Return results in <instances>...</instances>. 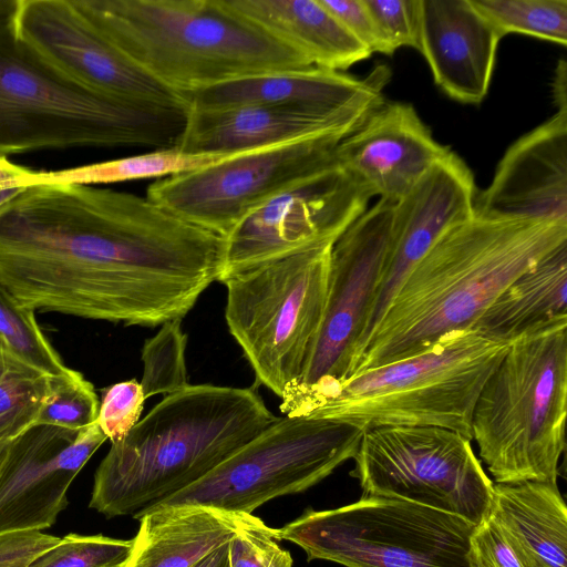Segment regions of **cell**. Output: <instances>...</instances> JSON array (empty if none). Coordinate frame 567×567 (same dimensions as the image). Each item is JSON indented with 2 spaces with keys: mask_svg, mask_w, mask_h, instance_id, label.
<instances>
[{
  "mask_svg": "<svg viewBox=\"0 0 567 567\" xmlns=\"http://www.w3.org/2000/svg\"><path fill=\"white\" fill-rule=\"evenodd\" d=\"M225 237L132 193L37 184L0 209V282L34 311L125 326L183 319Z\"/></svg>",
  "mask_w": 567,
  "mask_h": 567,
  "instance_id": "6da1fadb",
  "label": "cell"
},
{
  "mask_svg": "<svg viewBox=\"0 0 567 567\" xmlns=\"http://www.w3.org/2000/svg\"><path fill=\"white\" fill-rule=\"evenodd\" d=\"M564 244L567 221L475 213L450 227L410 270L348 379L417 355L450 332L471 329L511 282Z\"/></svg>",
  "mask_w": 567,
  "mask_h": 567,
  "instance_id": "7a4b0ae2",
  "label": "cell"
},
{
  "mask_svg": "<svg viewBox=\"0 0 567 567\" xmlns=\"http://www.w3.org/2000/svg\"><path fill=\"white\" fill-rule=\"evenodd\" d=\"M277 420L255 388L188 384L112 443L94 474L89 506L107 518H135L205 476Z\"/></svg>",
  "mask_w": 567,
  "mask_h": 567,
  "instance_id": "3957f363",
  "label": "cell"
},
{
  "mask_svg": "<svg viewBox=\"0 0 567 567\" xmlns=\"http://www.w3.org/2000/svg\"><path fill=\"white\" fill-rule=\"evenodd\" d=\"M134 64L177 93L313 66L226 0H73Z\"/></svg>",
  "mask_w": 567,
  "mask_h": 567,
  "instance_id": "277c9868",
  "label": "cell"
},
{
  "mask_svg": "<svg viewBox=\"0 0 567 567\" xmlns=\"http://www.w3.org/2000/svg\"><path fill=\"white\" fill-rule=\"evenodd\" d=\"M511 343L472 329L450 332L424 352L338 383L298 384L288 416L332 419L361 430L436 426L472 440L477 398Z\"/></svg>",
  "mask_w": 567,
  "mask_h": 567,
  "instance_id": "5b68a950",
  "label": "cell"
},
{
  "mask_svg": "<svg viewBox=\"0 0 567 567\" xmlns=\"http://www.w3.org/2000/svg\"><path fill=\"white\" fill-rule=\"evenodd\" d=\"M12 14L0 19V155L176 147L186 109L128 103L75 83L17 37Z\"/></svg>",
  "mask_w": 567,
  "mask_h": 567,
  "instance_id": "8992f818",
  "label": "cell"
},
{
  "mask_svg": "<svg viewBox=\"0 0 567 567\" xmlns=\"http://www.w3.org/2000/svg\"><path fill=\"white\" fill-rule=\"evenodd\" d=\"M566 414L563 316L514 340L475 403L472 440L496 483L557 484Z\"/></svg>",
  "mask_w": 567,
  "mask_h": 567,
  "instance_id": "52a82bcc",
  "label": "cell"
},
{
  "mask_svg": "<svg viewBox=\"0 0 567 567\" xmlns=\"http://www.w3.org/2000/svg\"><path fill=\"white\" fill-rule=\"evenodd\" d=\"M332 245L311 247L223 282L229 332L251 365L256 382L279 398L301 380L319 337Z\"/></svg>",
  "mask_w": 567,
  "mask_h": 567,
  "instance_id": "ba28073f",
  "label": "cell"
},
{
  "mask_svg": "<svg viewBox=\"0 0 567 567\" xmlns=\"http://www.w3.org/2000/svg\"><path fill=\"white\" fill-rule=\"evenodd\" d=\"M472 523L409 501L362 495L332 509H306L277 529L308 560L344 567H475Z\"/></svg>",
  "mask_w": 567,
  "mask_h": 567,
  "instance_id": "9c48e42d",
  "label": "cell"
},
{
  "mask_svg": "<svg viewBox=\"0 0 567 567\" xmlns=\"http://www.w3.org/2000/svg\"><path fill=\"white\" fill-rule=\"evenodd\" d=\"M362 434L338 420L280 416L205 476L154 506L203 504L252 514L270 499L328 477L354 457Z\"/></svg>",
  "mask_w": 567,
  "mask_h": 567,
  "instance_id": "30bf717a",
  "label": "cell"
},
{
  "mask_svg": "<svg viewBox=\"0 0 567 567\" xmlns=\"http://www.w3.org/2000/svg\"><path fill=\"white\" fill-rule=\"evenodd\" d=\"M350 475L363 495L394 497L461 517L473 525L491 513L494 484L460 433L436 426L363 431Z\"/></svg>",
  "mask_w": 567,
  "mask_h": 567,
  "instance_id": "8fae6325",
  "label": "cell"
},
{
  "mask_svg": "<svg viewBox=\"0 0 567 567\" xmlns=\"http://www.w3.org/2000/svg\"><path fill=\"white\" fill-rule=\"evenodd\" d=\"M346 137L323 135L228 156L161 178L146 197L181 218L226 237L250 212L337 162Z\"/></svg>",
  "mask_w": 567,
  "mask_h": 567,
  "instance_id": "7c38bea8",
  "label": "cell"
},
{
  "mask_svg": "<svg viewBox=\"0 0 567 567\" xmlns=\"http://www.w3.org/2000/svg\"><path fill=\"white\" fill-rule=\"evenodd\" d=\"M395 202L379 198L333 243L322 327L297 383H338L349 378L388 267Z\"/></svg>",
  "mask_w": 567,
  "mask_h": 567,
  "instance_id": "4fadbf2b",
  "label": "cell"
},
{
  "mask_svg": "<svg viewBox=\"0 0 567 567\" xmlns=\"http://www.w3.org/2000/svg\"><path fill=\"white\" fill-rule=\"evenodd\" d=\"M370 199L337 159L268 199L234 227L225 237L218 281L334 243L367 210Z\"/></svg>",
  "mask_w": 567,
  "mask_h": 567,
  "instance_id": "5bb4252c",
  "label": "cell"
},
{
  "mask_svg": "<svg viewBox=\"0 0 567 567\" xmlns=\"http://www.w3.org/2000/svg\"><path fill=\"white\" fill-rule=\"evenodd\" d=\"M17 37L75 83L141 105L186 109L182 97L134 64L73 3L17 0Z\"/></svg>",
  "mask_w": 567,
  "mask_h": 567,
  "instance_id": "9a60e30c",
  "label": "cell"
},
{
  "mask_svg": "<svg viewBox=\"0 0 567 567\" xmlns=\"http://www.w3.org/2000/svg\"><path fill=\"white\" fill-rule=\"evenodd\" d=\"M105 440L97 423L79 432L34 424L11 440L0 467V533L51 527L75 476Z\"/></svg>",
  "mask_w": 567,
  "mask_h": 567,
  "instance_id": "2e32d148",
  "label": "cell"
},
{
  "mask_svg": "<svg viewBox=\"0 0 567 567\" xmlns=\"http://www.w3.org/2000/svg\"><path fill=\"white\" fill-rule=\"evenodd\" d=\"M476 195L472 169L451 150L395 202L388 267L363 347L410 270L444 231L475 214Z\"/></svg>",
  "mask_w": 567,
  "mask_h": 567,
  "instance_id": "e0dca14e",
  "label": "cell"
},
{
  "mask_svg": "<svg viewBox=\"0 0 567 567\" xmlns=\"http://www.w3.org/2000/svg\"><path fill=\"white\" fill-rule=\"evenodd\" d=\"M450 151L412 104L384 101L338 144L336 156L371 197L398 200Z\"/></svg>",
  "mask_w": 567,
  "mask_h": 567,
  "instance_id": "ac0fdd59",
  "label": "cell"
},
{
  "mask_svg": "<svg viewBox=\"0 0 567 567\" xmlns=\"http://www.w3.org/2000/svg\"><path fill=\"white\" fill-rule=\"evenodd\" d=\"M475 213L567 221V111H557L506 150L489 185L477 192Z\"/></svg>",
  "mask_w": 567,
  "mask_h": 567,
  "instance_id": "d6986e66",
  "label": "cell"
},
{
  "mask_svg": "<svg viewBox=\"0 0 567 567\" xmlns=\"http://www.w3.org/2000/svg\"><path fill=\"white\" fill-rule=\"evenodd\" d=\"M391 72L375 66L364 78L310 66L249 75L181 95L186 109L236 105L293 106L368 116L381 105Z\"/></svg>",
  "mask_w": 567,
  "mask_h": 567,
  "instance_id": "ffe728a7",
  "label": "cell"
},
{
  "mask_svg": "<svg viewBox=\"0 0 567 567\" xmlns=\"http://www.w3.org/2000/svg\"><path fill=\"white\" fill-rule=\"evenodd\" d=\"M365 118L279 105L186 109L175 148L194 154L235 155L323 135L347 137Z\"/></svg>",
  "mask_w": 567,
  "mask_h": 567,
  "instance_id": "44dd1931",
  "label": "cell"
},
{
  "mask_svg": "<svg viewBox=\"0 0 567 567\" xmlns=\"http://www.w3.org/2000/svg\"><path fill=\"white\" fill-rule=\"evenodd\" d=\"M501 37L472 0H420L419 50L450 99L480 104L487 95Z\"/></svg>",
  "mask_w": 567,
  "mask_h": 567,
  "instance_id": "7402d4cb",
  "label": "cell"
},
{
  "mask_svg": "<svg viewBox=\"0 0 567 567\" xmlns=\"http://www.w3.org/2000/svg\"><path fill=\"white\" fill-rule=\"evenodd\" d=\"M135 518L140 528L123 567H193L258 519L203 504L158 505Z\"/></svg>",
  "mask_w": 567,
  "mask_h": 567,
  "instance_id": "603a6c76",
  "label": "cell"
},
{
  "mask_svg": "<svg viewBox=\"0 0 567 567\" xmlns=\"http://www.w3.org/2000/svg\"><path fill=\"white\" fill-rule=\"evenodd\" d=\"M226 1L316 68L341 72L371 55L320 0Z\"/></svg>",
  "mask_w": 567,
  "mask_h": 567,
  "instance_id": "cb8c5ba5",
  "label": "cell"
},
{
  "mask_svg": "<svg viewBox=\"0 0 567 567\" xmlns=\"http://www.w3.org/2000/svg\"><path fill=\"white\" fill-rule=\"evenodd\" d=\"M489 517L527 567H567V506L557 484L496 483Z\"/></svg>",
  "mask_w": 567,
  "mask_h": 567,
  "instance_id": "d4e9b609",
  "label": "cell"
},
{
  "mask_svg": "<svg viewBox=\"0 0 567 567\" xmlns=\"http://www.w3.org/2000/svg\"><path fill=\"white\" fill-rule=\"evenodd\" d=\"M567 244L511 282L475 321L472 330L512 343L567 316Z\"/></svg>",
  "mask_w": 567,
  "mask_h": 567,
  "instance_id": "484cf974",
  "label": "cell"
},
{
  "mask_svg": "<svg viewBox=\"0 0 567 567\" xmlns=\"http://www.w3.org/2000/svg\"><path fill=\"white\" fill-rule=\"evenodd\" d=\"M231 155L194 154L164 148L118 159L60 171H38L37 184L97 185L144 178H164L215 164Z\"/></svg>",
  "mask_w": 567,
  "mask_h": 567,
  "instance_id": "4316f807",
  "label": "cell"
},
{
  "mask_svg": "<svg viewBox=\"0 0 567 567\" xmlns=\"http://www.w3.org/2000/svg\"><path fill=\"white\" fill-rule=\"evenodd\" d=\"M50 378L0 339V441L13 440L35 424Z\"/></svg>",
  "mask_w": 567,
  "mask_h": 567,
  "instance_id": "83f0119b",
  "label": "cell"
},
{
  "mask_svg": "<svg viewBox=\"0 0 567 567\" xmlns=\"http://www.w3.org/2000/svg\"><path fill=\"white\" fill-rule=\"evenodd\" d=\"M501 38L519 33L565 47L567 0H472Z\"/></svg>",
  "mask_w": 567,
  "mask_h": 567,
  "instance_id": "f1b7e54d",
  "label": "cell"
},
{
  "mask_svg": "<svg viewBox=\"0 0 567 567\" xmlns=\"http://www.w3.org/2000/svg\"><path fill=\"white\" fill-rule=\"evenodd\" d=\"M35 311L0 282V339L18 357L53 377L69 368L40 329Z\"/></svg>",
  "mask_w": 567,
  "mask_h": 567,
  "instance_id": "f546056e",
  "label": "cell"
},
{
  "mask_svg": "<svg viewBox=\"0 0 567 567\" xmlns=\"http://www.w3.org/2000/svg\"><path fill=\"white\" fill-rule=\"evenodd\" d=\"M181 319L162 324L159 331L147 339L142 349L144 363L141 386L145 398L172 394L189 383L185 362L187 334Z\"/></svg>",
  "mask_w": 567,
  "mask_h": 567,
  "instance_id": "4dcf8cb0",
  "label": "cell"
},
{
  "mask_svg": "<svg viewBox=\"0 0 567 567\" xmlns=\"http://www.w3.org/2000/svg\"><path fill=\"white\" fill-rule=\"evenodd\" d=\"M99 406L93 384L82 373L69 368L50 378L49 393L35 424L79 432L96 423Z\"/></svg>",
  "mask_w": 567,
  "mask_h": 567,
  "instance_id": "1f68e13d",
  "label": "cell"
},
{
  "mask_svg": "<svg viewBox=\"0 0 567 567\" xmlns=\"http://www.w3.org/2000/svg\"><path fill=\"white\" fill-rule=\"evenodd\" d=\"M132 539L70 533L29 567H123Z\"/></svg>",
  "mask_w": 567,
  "mask_h": 567,
  "instance_id": "d6a6232c",
  "label": "cell"
},
{
  "mask_svg": "<svg viewBox=\"0 0 567 567\" xmlns=\"http://www.w3.org/2000/svg\"><path fill=\"white\" fill-rule=\"evenodd\" d=\"M228 567H292V558L278 544L277 529L258 518L228 543Z\"/></svg>",
  "mask_w": 567,
  "mask_h": 567,
  "instance_id": "836d02e7",
  "label": "cell"
},
{
  "mask_svg": "<svg viewBox=\"0 0 567 567\" xmlns=\"http://www.w3.org/2000/svg\"><path fill=\"white\" fill-rule=\"evenodd\" d=\"M145 400L135 379L102 390L96 423L111 443L122 440L138 422Z\"/></svg>",
  "mask_w": 567,
  "mask_h": 567,
  "instance_id": "e575fe53",
  "label": "cell"
},
{
  "mask_svg": "<svg viewBox=\"0 0 567 567\" xmlns=\"http://www.w3.org/2000/svg\"><path fill=\"white\" fill-rule=\"evenodd\" d=\"M364 2L392 53L403 47L419 50L420 0H364Z\"/></svg>",
  "mask_w": 567,
  "mask_h": 567,
  "instance_id": "d590c367",
  "label": "cell"
},
{
  "mask_svg": "<svg viewBox=\"0 0 567 567\" xmlns=\"http://www.w3.org/2000/svg\"><path fill=\"white\" fill-rule=\"evenodd\" d=\"M470 544L475 567H527L511 538L489 516L476 525Z\"/></svg>",
  "mask_w": 567,
  "mask_h": 567,
  "instance_id": "8d00e7d4",
  "label": "cell"
},
{
  "mask_svg": "<svg viewBox=\"0 0 567 567\" xmlns=\"http://www.w3.org/2000/svg\"><path fill=\"white\" fill-rule=\"evenodd\" d=\"M342 25L370 52L392 55L364 0H320Z\"/></svg>",
  "mask_w": 567,
  "mask_h": 567,
  "instance_id": "74e56055",
  "label": "cell"
},
{
  "mask_svg": "<svg viewBox=\"0 0 567 567\" xmlns=\"http://www.w3.org/2000/svg\"><path fill=\"white\" fill-rule=\"evenodd\" d=\"M60 540L41 530L0 533V567H29Z\"/></svg>",
  "mask_w": 567,
  "mask_h": 567,
  "instance_id": "f35d334b",
  "label": "cell"
},
{
  "mask_svg": "<svg viewBox=\"0 0 567 567\" xmlns=\"http://www.w3.org/2000/svg\"><path fill=\"white\" fill-rule=\"evenodd\" d=\"M38 171L10 162L0 155V209L28 187L35 185Z\"/></svg>",
  "mask_w": 567,
  "mask_h": 567,
  "instance_id": "ab89813d",
  "label": "cell"
},
{
  "mask_svg": "<svg viewBox=\"0 0 567 567\" xmlns=\"http://www.w3.org/2000/svg\"><path fill=\"white\" fill-rule=\"evenodd\" d=\"M553 87L557 111H567V71L564 60L558 63Z\"/></svg>",
  "mask_w": 567,
  "mask_h": 567,
  "instance_id": "60d3db41",
  "label": "cell"
},
{
  "mask_svg": "<svg viewBox=\"0 0 567 567\" xmlns=\"http://www.w3.org/2000/svg\"><path fill=\"white\" fill-rule=\"evenodd\" d=\"M193 567H228V544L214 550Z\"/></svg>",
  "mask_w": 567,
  "mask_h": 567,
  "instance_id": "b9f144b4",
  "label": "cell"
},
{
  "mask_svg": "<svg viewBox=\"0 0 567 567\" xmlns=\"http://www.w3.org/2000/svg\"><path fill=\"white\" fill-rule=\"evenodd\" d=\"M17 6V0H0V19L10 17Z\"/></svg>",
  "mask_w": 567,
  "mask_h": 567,
  "instance_id": "7bdbcfd3",
  "label": "cell"
},
{
  "mask_svg": "<svg viewBox=\"0 0 567 567\" xmlns=\"http://www.w3.org/2000/svg\"><path fill=\"white\" fill-rule=\"evenodd\" d=\"M10 441H0V467L3 463V460L7 455V451H8V447H9V444H10Z\"/></svg>",
  "mask_w": 567,
  "mask_h": 567,
  "instance_id": "ee69618b",
  "label": "cell"
}]
</instances>
